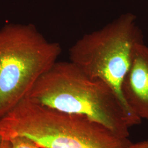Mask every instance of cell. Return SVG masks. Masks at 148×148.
<instances>
[{
	"label": "cell",
	"mask_w": 148,
	"mask_h": 148,
	"mask_svg": "<svg viewBox=\"0 0 148 148\" xmlns=\"http://www.w3.org/2000/svg\"><path fill=\"white\" fill-rule=\"evenodd\" d=\"M27 97L59 111L89 117L123 137H128L130 127L142 120L127 109L109 85L70 61L57 62Z\"/></svg>",
	"instance_id": "obj_1"
},
{
	"label": "cell",
	"mask_w": 148,
	"mask_h": 148,
	"mask_svg": "<svg viewBox=\"0 0 148 148\" xmlns=\"http://www.w3.org/2000/svg\"><path fill=\"white\" fill-rule=\"evenodd\" d=\"M23 138L43 148H129L118 135L89 117L65 112L26 97L0 117V139Z\"/></svg>",
	"instance_id": "obj_2"
},
{
	"label": "cell",
	"mask_w": 148,
	"mask_h": 148,
	"mask_svg": "<svg viewBox=\"0 0 148 148\" xmlns=\"http://www.w3.org/2000/svg\"><path fill=\"white\" fill-rule=\"evenodd\" d=\"M61 52L59 43L48 41L32 24L0 29V117L27 97Z\"/></svg>",
	"instance_id": "obj_3"
},
{
	"label": "cell",
	"mask_w": 148,
	"mask_h": 148,
	"mask_svg": "<svg viewBox=\"0 0 148 148\" xmlns=\"http://www.w3.org/2000/svg\"><path fill=\"white\" fill-rule=\"evenodd\" d=\"M136 19L131 13L122 15L101 29L85 34L69 50L70 61L90 77L109 85L131 112L121 87L135 48L143 42Z\"/></svg>",
	"instance_id": "obj_4"
},
{
	"label": "cell",
	"mask_w": 148,
	"mask_h": 148,
	"mask_svg": "<svg viewBox=\"0 0 148 148\" xmlns=\"http://www.w3.org/2000/svg\"><path fill=\"white\" fill-rule=\"evenodd\" d=\"M121 90L131 112L141 120H148V46L144 42L135 48Z\"/></svg>",
	"instance_id": "obj_5"
},
{
	"label": "cell",
	"mask_w": 148,
	"mask_h": 148,
	"mask_svg": "<svg viewBox=\"0 0 148 148\" xmlns=\"http://www.w3.org/2000/svg\"><path fill=\"white\" fill-rule=\"evenodd\" d=\"M0 148H43L23 138H16L8 142H2Z\"/></svg>",
	"instance_id": "obj_6"
},
{
	"label": "cell",
	"mask_w": 148,
	"mask_h": 148,
	"mask_svg": "<svg viewBox=\"0 0 148 148\" xmlns=\"http://www.w3.org/2000/svg\"><path fill=\"white\" fill-rule=\"evenodd\" d=\"M129 148H148V139L137 143H132Z\"/></svg>",
	"instance_id": "obj_7"
},
{
	"label": "cell",
	"mask_w": 148,
	"mask_h": 148,
	"mask_svg": "<svg viewBox=\"0 0 148 148\" xmlns=\"http://www.w3.org/2000/svg\"><path fill=\"white\" fill-rule=\"evenodd\" d=\"M1 144H2V141H1V139H0V147H1Z\"/></svg>",
	"instance_id": "obj_8"
}]
</instances>
